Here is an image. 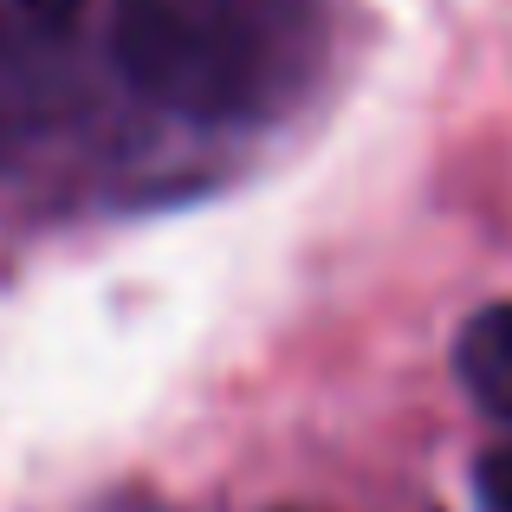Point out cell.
Returning <instances> with one entry per match:
<instances>
[{
    "instance_id": "cell-1",
    "label": "cell",
    "mask_w": 512,
    "mask_h": 512,
    "mask_svg": "<svg viewBox=\"0 0 512 512\" xmlns=\"http://www.w3.org/2000/svg\"><path fill=\"white\" fill-rule=\"evenodd\" d=\"M124 78L182 117H247L299 78L292 0H117Z\"/></svg>"
},
{
    "instance_id": "cell-2",
    "label": "cell",
    "mask_w": 512,
    "mask_h": 512,
    "mask_svg": "<svg viewBox=\"0 0 512 512\" xmlns=\"http://www.w3.org/2000/svg\"><path fill=\"white\" fill-rule=\"evenodd\" d=\"M454 370H461L467 396H474L480 409L500 415V422H512V299L487 305V312L461 331V344H454Z\"/></svg>"
},
{
    "instance_id": "cell-3",
    "label": "cell",
    "mask_w": 512,
    "mask_h": 512,
    "mask_svg": "<svg viewBox=\"0 0 512 512\" xmlns=\"http://www.w3.org/2000/svg\"><path fill=\"white\" fill-rule=\"evenodd\" d=\"M85 0H0V78L52 59L72 39Z\"/></svg>"
},
{
    "instance_id": "cell-4",
    "label": "cell",
    "mask_w": 512,
    "mask_h": 512,
    "mask_svg": "<svg viewBox=\"0 0 512 512\" xmlns=\"http://www.w3.org/2000/svg\"><path fill=\"white\" fill-rule=\"evenodd\" d=\"M474 500H480V512H512V441L487 448L474 461Z\"/></svg>"
},
{
    "instance_id": "cell-5",
    "label": "cell",
    "mask_w": 512,
    "mask_h": 512,
    "mask_svg": "<svg viewBox=\"0 0 512 512\" xmlns=\"http://www.w3.org/2000/svg\"><path fill=\"white\" fill-rule=\"evenodd\" d=\"M91 512H169V506L150 500V493H117V500H104V506H91Z\"/></svg>"
}]
</instances>
